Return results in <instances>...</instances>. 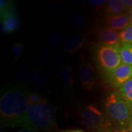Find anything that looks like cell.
<instances>
[{"label":"cell","instance_id":"obj_2","mask_svg":"<svg viewBox=\"0 0 132 132\" xmlns=\"http://www.w3.org/2000/svg\"><path fill=\"white\" fill-rule=\"evenodd\" d=\"M102 111L116 132H127L132 130V108L119 91H109L104 95Z\"/></svg>","mask_w":132,"mask_h":132},{"label":"cell","instance_id":"obj_16","mask_svg":"<svg viewBox=\"0 0 132 132\" xmlns=\"http://www.w3.org/2000/svg\"><path fill=\"white\" fill-rule=\"evenodd\" d=\"M29 80L37 86H44L48 81L47 72L42 67H35L31 71Z\"/></svg>","mask_w":132,"mask_h":132},{"label":"cell","instance_id":"obj_15","mask_svg":"<svg viewBox=\"0 0 132 132\" xmlns=\"http://www.w3.org/2000/svg\"><path fill=\"white\" fill-rule=\"evenodd\" d=\"M125 12H128V10L122 0H110L105 6V13L107 15H117Z\"/></svg>","mask_w":132,"mask_h":132},{"label":"cell","instance_id":"obj_3","mask_svg":"<svg viewBox=\"0 0 132 132\" xmlns=\"http://www.w3.org/2000/svg\"><path fill=\"white\" fill-rule=\"evenodd\" d=\"M56 127V114L53 105L47 100L30 105L21 128L52 131Z\"/></svg>","mask_w":132,"mask_h":132},{"label":"cell","instance_id":"obj_32","mask_svg":"<svg viewBox=\"0 0 132 132\" xmlns=\"http://www.w3.org/2000/svg\"><path fill=\"white\" fill-rule=\"evenodd\" d=\"M0 132H6V131H5L4 130H3V129H2V128H1V130H0Z\"/></svg>","mask_w":132,"mask_h":132},{"label":"cell","instance_id":"obj_23","mask_svg":"<svg viewBox=\"0 0 132 132\" xmlns=\"http://www.w3.org/2000/svg\"><path fill=\"white\" fill-rule=\"evenodd\" d=\"M120 42L123 44H132V24L125 28L120 32Z\"/></svg>","mask_w":132,"mask_h":132},{"label":"cell","instance_id":"obj_13","mask_svg":"<svg viewBox=\"0 0 132 132\" xmlns=\"http://www.w3.org/2000/svg\"><path fill=\"white\" fill-rule=\"evenodd\" d=\"M31 67L27 62H21L17 65L14 73V80L19 84V86H22L29 79L31 73Z\"/></svg>","mask_w":132,"mask_h":132},{"label":"cell","instance_id":"obj_31","mask_svg":"<svg viewBox=\"0 0 132 132\" xmlns=\"http://www.w3.org/2000/svg\"><path fill=\"white\" fill-rule=\"evenodd\" d=\"M128 16H129V18H130V23L132 24V10H130V11H128Z\"/></svg>","mask_w":132,"mask_h":132},{"label":"cell","instance_id":"obj_24","mask_svg":"<svg viewBox=\"0 0 132 132\" xmlns=\"http://www.w3.org/2000/svg\"><path fill=\"white\" fill-rule=\"evenodd\" d=\"M28 98L30 105L42 103L47 100L45 97L38 90H34L32 92H29Z\"/></svg>","mask_w":132,"mask_h":132},{"label":"cell","instance_id":"obj_4","mask_svg":"<svg viewBox=\"0 0 132 132\" xmlns=\"http://www.w3.org/2000/svg\"><path fill=\"white\" fill-rule=\"evenodd\" d=\"M120 44L107 45L100 44L93 50V59L95 65L106 77L115 70L120 64Z\"/></svg>","mask_w":132,"mask_h":132},{"label":"cell","instance_id":"obj_10","mask_svg":"<svg viewBox=\"0 0 132 132\" xmlns=\"http://www.w3.org/2000/svg\"><path fill=\"white\" fill-rule=\"evenodd\" d=\"M104 23L107 28L118 31H122L131 23L128 13L117 15H107L104 19Z\"/></svg>","mask_w":132,"mask_h":132},{"label":"cell","instance_id":"obj_22","mask_svg":"<svg viewBox=\"0 0 132 132\" xmlns=\"http://www.w3.org/2000/svg\"><path fill=\"white\" fill-rule=\"evenodd\" d=\"M24 44L21 41H15L13 43L12 51L14 62H17L22 57L24 53Z\"/></svg>","mask_w":132,"mask_h":132},{"label":"cell","instance_id":"obj_14","mask_svg":"<svg viewBox=\"0 0 132 132\" xmlns=\"http://www.w3.org/2000/svg\"><path fill=\"white\" fill-rule=\"evenodd\" d=\"M61 84L64 90L70 93L73 91L74 87L73 69L70 65H65L60 74Z\"/></svg>","mask_w":132,"mask_h":132},{"label":"cell","instance_id":"obj_18","mask_svg":"<svg viewBox=\"0 0 132 132\" xmlns=\"http://www.w3.org/2000/svg\"><path fill=\"white\" fill-rule=\"evenodd\" d=\"M52 58V52L50 48L48 47L41 48L37 55L38 63L40 65V67L48 66Z\"/></svg>","mask_w":132,"mask_h":132},{"label":"cell","instance_id":"obj_5","mask_svg":"<svg viewBox=\"0 0 132 132\" xmlns=\"http://www.w3.org/2000/svg\"><path fill=\"white\" fill-rule=\"evenodd\" d=\"M80 115L89 132H116L102 110L94 105H84L80 109Z\"/></svg>","mask_w":132,"mask_h":132},{"label":"cell","instance_id":"obj_30","mask_svg":"<svg viewBox=\"0 0 132 132\" xmlns=\"http://www.w3.org/2000/svg\"><path fill=\"white\" fill-rule=\"evenodd\" d=\"M61 132H86L85 130L80 129V128H78V129H69V130H62Z\"/></svg>","mask_w":132,"mask_h":132},{"label":"cell","instance_id":"obj_6","mask_svg":"<svg viewBox=\"0 0 132 132\" xmlns=\"http://www.w3.org/2000/svg\"><path fill=\"white\" fill-rule=\"evenodd\" d=\"M106 82L113 88L120 89L132 78V66L122 64L111 74L105 77Z\"/></svg>","mask_w":132,"mask_h":132},{"label":"cell","instance_id":"obj_28","mask_svg":"<svg viewBox=\"0 0 132 132\" xmlns=\"http://www.w3.org/2000/svg\"><path fill=\"white\" fill-rule=\"evenodd\" d=\"M123 4L128 10V12L132 10V0H122Z\"/></svg>","mask_w":132,"mask_h":132},{"label":"cell","instance_id":"obj_11","mask_svg":"<svg viewBox=\"0 0 132 132\" xmlns=\"http://www.w3.org/2000/svg\"><path fill=\"white\" fill-rule=\"evenodd\" d=\"M85 42V37L82 34H72L64 42L62 45V50L66 53H75L80 51L84 47Z\"/></svg>","mask_w":132,"mask_h":132},{"label":"cell","instance_id":"obj_9","mask_svg":"<svg viewBox=\"0 0 132 132\" xmlns=\"http://www.w3.org/2000/svg\"><path fill=\"white\" fill-rule=\"evenodd\" d=\"M95 36L101 44L117 45L120 44V32L107 27L98 28L95 31Z\"/></svg>","mask_w":132,"mask_h":132},{"label":"cell","instance_id":"obj_8","mask_svg":"<svg viewBox=\"0 0 132 132\" xmlns=\"http://www.w3.org/2000/svg\"><path fill=\"white\" fill-rule=\"evenodd\" d=\"M3 32L6 34L15 32L20 27V19L13 11V7L0 12Z\"/></svg>","mask_w":132,"mask_h":132},{"label":"cell","instance_id":"obj_20","mask_svg":"<svg viewBox=\"0 0 132 132\" xmlns=\"http://www.w3.org/2000/svg\"><path fill=\"white\" fill-rule=\"evenodd\" d=\"M67 20L71 26L77 28L85 27L87 24V20L85 16L78 13H72L70 14Z\"/></svg>","mask_w":132,"mask_h":132},{"label":"cell","instance_id":"obj_29","mask_svg":"<svg viewBox=\"0 0 132 132\" xmlns=\"http://www.w3.org/2000/svg\"><path fill=\"white\" fill-rule=\"evenodd\" d=\"M16 132H38V131L30 128H22L18 130Z\"/></svg>","mask_w":132,"mask_h":132},{"label":"cell","instance_id":"obj_12","mask_svg":"<svg viewBox=\"0 0 132 132\" xmlns=\"http://www.w3.org/2000/svg\"><path fill=\"white\" fill-rule=\"evenodd\" d=\"M66 57L64 53L59 52L52 57L48 65V71L53 77L60 76L62 70L65 66Z\"/></svg>","mask_w":132,"mask_h":132},{"label":"cell","instance_id":"obj_21","mask_svg":"<svg viewBox=\"0 0 132 132\" xmlns=\"http://www.w3.org/2000/svg\"><path fill=\"white\" fill-rule=\"evenodd\" d=\"M119 92L132 108V78L120 87Z\"/></svg>","mask_w":132,"mask_h":132},{"label":"cell","instance_id":"obj_1","mask_svg":"<svg viewBox=\"0 0 132 132\" xmlns=\"http://www.w3.org/2000/svg\"><path fill=\"white\" fill-rule=\"evenodd\" d=\"M29 92L21 86L4 87L0 98L1 123L9 128H19L25 118L30 104Z\"/></svg>","mask_w":132,"mask_h":132},{"label":"cell","instance_id":"obj_7","mask_svg":"<svg viewBox=\"0 0 132 132\" xmlns=\"http://www.w3.org/2000/svg\"><path fill=\"white\" fill-rule=\"evenodd\" d=\"M78 73L82 87L89 91L93 90L96 84V71L94 66L89 62H83L79 65Z\"/></svg>","mask_w":132,"mask_h":132},{"label":"cell","instance_id":"obj_27","mask_svg":"<svg viewBox=\"0 0 132 132\" xmlns=\"http://www.w3.org/2000/svg\"><path fill=\"white\" fill-rule=\"evenodd\" d=\"M53 11H52V13L54 14V15H59L61 14H62V12H63V7H62L61 5H58V4H56L55 6L52 7Z\"/></svg>","mask_w":132,"mask_h":132},{"label":"cell","instance_id":"obj_19","mask_svg":"<svg viewBox=\"0 0 132 132\" xmlns=\"http://www.w3.org/2000/svg\"><path fill=\"white\" fill-rule=\"evenodd\" d=\"M122 63L132 66V44H123L120 46Z\"/></svg>","mask_w":132,"mask_h":132},{"label":"cell","instance_id":"obj_25","mask_svg":"<svg viewBox=\"0 0 132 132\" xmlns=\"http://www.w3.org/2000/svg\"><path fill=\"white\" fill-rule=\"evenodd\" d=\"M108 1L106 0H89L88 1L89 4L91 6V7L98 11L101 9L102 7L105 6Z\"/></svg>","mask_w":132,"mask_h":132},{"label":"cell","instance_id":"obj_26","mask_svg":"<svg viewBox=\"0 0 132 132\" xmlns=\"http://www.w3.org/2000/svg\"><path fill=\"white\" fill-rule=\"evenodd\" d=\"M12 2L7 0H1L0 1V12L11 9L13 7Z\"/></svg>","mask_w":132,"mask_h":132},{"label":"cell","instance_id":"obj_33","mask_svg":"<svg viewBox=\"0 0 132 132\" xmlns=\"http://www.w3.org/2000/svg\"><path fill=\"white\" fill-rule=\"evenodd\" d=\"M130 132H132V130H131V131H130Z\"/></svg>","mask_w":132,"mask_h":132},{"label":"cell","instance_id":"obj_17","mask_svg":"<svg viewBox=\"0 0 132 132\" xmlns=\"http://www.w3.org/2000/svg\"><path fill=\"white\" fill-rule=\"evenodd\" d=\"M65 37V35L62 32L59 31H54L47 37L46 44L49 47H58L65 42L64 41Z\"/></svg>","mask_w":132,"mask_h":132}]
</instances>
